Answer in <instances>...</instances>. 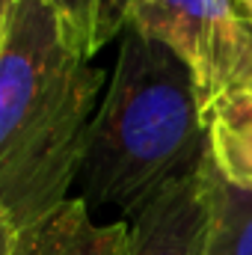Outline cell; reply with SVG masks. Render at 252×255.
Returning a JSON list of instances; mask_svg holds the SVG:
<instances>
[{"instance_id": "30bf717a", "label": "cell", "mask_w": 252, "mask_h": 255, "mask_svg": "<svg viewBox=\"0 0 252 255\" xmlns=\"http://www.w3.org/2000/svg\"><path fill=\"white\" fill-rule=\"evenodd\" d=\"M12 241H15V226H12V223H9V217L0 211V255H9Z\"/></svg>"}, {"instance_id": "7c38bea8", "label": "cell", "mask_w": 252, "mask_h": 255, "mask_svg": "<svg viewBox=\"0 0 252 255\" xmlns=\"http://www.w3.org/2000/svg\"><path fill=\"white\" fill-rule=\"evenodd\" d=\"M127 6H130V0H127Z\"/></svg>"}, {"instance_id": "8992f818", "label": "cell", "mask_w": 252, "mask_h": 255, "mask_svg": "<svg viewBox=\"0 0 252 255\" xmlns=\"http://www.w3.org/2000/svg\"><path fill=\"white\" fill-rule=\"evenodd\" d=\"M208 151L220 178L252 190V89L220 98L208 116Z\"/></svg>"}, {"instance_id": "ba28073f", "label": "cell", "mask_w": 252, "mask_h": 255, "mask_svg": "<svg viewBox=\"0 0 252 255\" xmlns=\"http://www.w3.org/2000/svg\"><path fill=\"white\" fill-rule=\"evenodd\" d=\"M65 24L77 48L92 60L127 24V0H45Z\"/></svg>"}, {"instance_id": "5b68a950", "label": "cell", "mask_w": 252, "mask_h": 255, "mask_svg": "<svg viewBox=\"0 0 252 255\" xmlns=\"http://www.w3.org/2000/svg\"><path fill=\"white\" fill-rule=\"evenodd\" d=\"M130 223H95L83 199H68L15 232L9 255H125Z\"/></svg>"}, {"instance_id": "8fae6325", "label": "cell", "mask_w": 252, "mask_h": 255, "mask_svg": "<svg viewBox=\"0 0 252 255\" xmlns=\"http://www.w3.org/2000/svg\"><path fill=\"white\" fill-rule=\"evenodd\" d=\"M238 3V9L244 12V18L250 21V27H252V0H235Z\"/></svg>"}, {"instance_id": "6da1fadb", "label": "cell", "mask_w": 252, "mask_h": 255, "mask_svg": "<svg viewBox=\"0 0 252 255\" xmlns=\"http://www.w3.org/2000/svg\"><path fill=\"white\" fill-rule=\"evenodd\" d=\"M104 71L45 0H18L0 57V211L15 232L68 202Z\"/></svg>"}, {"instance_id": "9c48e42d", "label": "cell", "mask_w": 252, "mask_h": 255, "mask_svg": "<svg viewBox=\"0 0 252 255\" xmlns=\"http://www.w3.org/2000/svg\"><path fill=\"white\" fill-rule=\"evenodd\" d=\"M15 6H18V0H0V57H3L6 39H9V24L15 15Z\"/></svg>"}, {"instance_id": "52a82bcc", "label": "cell", "mask_w": 252, "mask_h": 255, "mask_svg": "<svg viewBox=\"0 0 252 255\" xmlns=\"http://www.w3.org/2000/svg\"><path fill=\"white\" fill-rule=\"evenodd\" d=\"M202 255H252V190L226 184L220 172Z\"/></svg>"}, {"instance_id": "7a4b0ae2", "label": "cell", "mask_w": 252, "mask_h": 255, "mask_svg": "<svg viewBox=\"0 0 252 255\" xmlns=\"http://www.w3.org/2000/svg\"><path fill=\"white\" fill-rule=\"evenodd\" d=\"M205 157L208 125L187 65L166 45L125 27L107 95L86 133L77 172L83 205H113L130 223Z\"/></svg>"}, {"instance_id": "277c9868", "label": "cell", "mask_w": 252, "mask_h": 255, "mask_svg": "<svg viewBox=\"0 0 252 255\" xmlns=\"http://www.w3.org/2000/svg\"><path fill=\"white\" fill-rule=\"evenodd\" d=\"M217 169L208 157L187 178L157 193L133 220L125 255H202L214 214Z\"/></svg>"}, {"instance_id": "3957f363", "label": "cell", "mask_w": 252, "mask_h": 255, "mask_svg": "<svg viewBox=\"0 0 252 255\" xmlns=\"http://www.w3.org/2000/svg\"><path fill=\"white\" fill-rule=\"evenodd\" d=\"M125 27L187 65L205 116L220 98L252 89V27L235 0H130Z\"/></svg>"}]
</instances>
